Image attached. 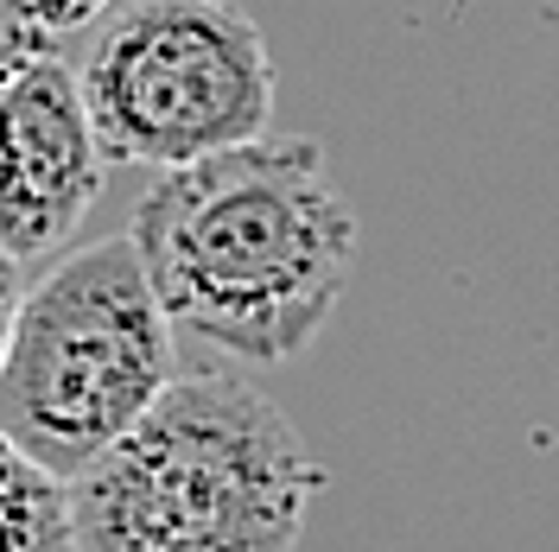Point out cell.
<instances>
[{
    "label": "cell",
    "mask_w": 559,
    "mask_h": 552,
    "mask_svg": "<svg viewBox=\"0 0 559 552\" xmlns=\"http://www.w3.org/2000/svg\"><path fill=\"white\" fill-rule=\"evenodd\" d=\"M146 274L178 331L236 362H293L356 274V209L312 134H254L159 172L134 204Z\"/></svg>",
    "instance_id": "1"
},
{
    "label": "cell",
    "mask_w": 559,
    "mask_h": 552,
    "mask_svg": "<svg viewBox=\"0 0 559 552\" xmlns=\"http://www.w3.org/2000/svg\"><path fill=\"white\" fill-rule=\"evenodd\" d=\"M324 470L229 369H178L134 432L70 477L76 552H299Z\"/></svg>",
    "instance_id": "2"
},
{
    "label": "cell",
    "mask_w": 559,
    "mask_h": 552,
    "mask_svg": "<svg viewBox=\"0 0 559 552\" xmlns=\"http://www.w3.org/2000/svg\"><path fill=\"white\" fill-rule=\"evenodd\" d=\"M173 381V311L134 236H103L26 286L0 362V432L70 483L134 432Z\"/></svg>",
    "instance_id": "3"
},
{
    "label": "cell",
    "mask_w": 559,
    "mask_h": 552,
    "mask_svg": "<svg viewBox=\"0 0 559 552\" xmlns=\"http://www.w3.org/2000/svg\"><path fill=\"white\" fill-rule=\"evenodd\" d=\"M108 159L173 172L274 128V58L236 0H128L76 64Z\"/></svg>",
    "instance_id": "4"
},
{
    "label": "cell",
    "mask_w": 559,
    "mask_h": 552,
    "mask_svg": "<svg viewBox=\"0 0 559 552\" xmlns=\"http://www.w3.org/2000/svg\"><path fill=\"white\" fill-rule=\"evenodd\" d=\"M108 146L64 58H38L0 96V254L51 261L108 184Z\"/></svg>",
    "instance_id": "5"
},
{
    "label": "cell",
    "mask_w": 559,
    "mask_h": 552,
    "mask_svg": "<svg viewBox=\"0 0 559 552\" xmlns=\"http://www.w3.org/2000/svg\"><path fill=\"white\" fill-rule=\"evenodd\" d=\"M0 552H76L70 483L0 432Z\"/></svg>",
    "instance_id": "6"
},
{
    "label": "cell",
    "mask_w": 559,
    "mask_h": 552,
    "mask_svg": "<svg viewBox=\"0 0 559 552\" xmlns=\"http://www.w3.org/2000/svg\"><path fill=\"white\" fill-rule=\"evenodd\" d=\"M103 13L108 0H0V96L38 58H58V45Z\"/></svg>",
    "instance_id": "7"
},
{
    "label": "cell",
    "mask_w": 559,
    "mask_h": 552,
    "mask_svg": "<svg viewBox=\"0 0 559 552\" xmlns=\"http://www.w3.org/2000/svg\"><path fill=\"white\" fill-rule=\"evenodd\" d=\"M20 299H26V286H20V261H7V254H0V362H7V344H13Z\"/></svg>",
    "instance_id": "8"
}]
</instances>
